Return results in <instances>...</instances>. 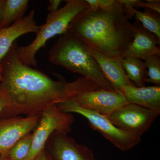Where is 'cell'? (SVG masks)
<instances>
[{
    "instance_id": "3957f363",
    "label": "cell",
    "mask_w": 160,
    "mask_h": 160,
    "mask_svg": "<svg viewBox=\"0 0 160 160\" xmlns=\"http://www.w3.org/2000/svg\"><path fill=\"white\" fill-rule=\"evenodd\" d=\"M87 45L67 30L49 51V62L79 73L104 88L112 89L98 63L89 54Z\"/></svg>"
},
{
    "instance_id": "cb8c5ba5",
    "label": "cell",
    "mask_w": 160,
    "mask_h": 160,
    "mask_svg": "<svg viewBox=\"0 0 160 160\" xmlns=\"http://www.w3.org/2000/svg\"><path fill=\"white\" fill-rule=\"evenodd\" d=\"M5 105H6V102H5V100L2 97L0 96V114L2 111L3 109H4Z\"/></svg>"
},
{
    "instance_id": "d6986e66",
    "label": "cell",
    "mask_w": 160,
    "mask_h": 160,
    "mask_svg": "<svg viewBox=\"0 0 160 160\" xmlns=\"http://www.w3.org/2000/svg\"><path fill=\"white\" fill-rule=\"evenodd\" d=\"M147 71L146 82H150L155 86H160V55H152L145 60Z\"/></svg>"
},
{
    "instance_id": "30bf717a",
    "label": "cell",
    "mask_w": 160,
    "mask_h": 160,
    "mask_svg": "<svg viewBox=\"0 0 160 160\" xmlns=\"http://www.w3.org/2000/svg\"><path fill=\"white\" fill-rule=\"evenodd\" d=\"M41 116L0 118V158H4L12 147L26 134L33 131Z\"/></svg>"
},
{
    "instance_id": "e0dca14e",
    "label": "cell",
    "mask_w": 160,
    "mask_h": 160,
    "mask_svg": "<svg viewBox=\"0 0 160 160\" xmlns=\"http://www.w3.org/2000/svg\"><path fill=\"white\" fill-rule=\"evenodd\" d=\"M132 13L138 21L146 30L155 35L160 39V14L157 12L138 11L132 9Z\"/></svg>"
},
{
    "instance_id": "44dd1931",
    "label": "cell",
    "mask_w": 160,
    "mask_h": 160,
    "mask_svg": "<svg viewBox=\"0 0 160 160\" xmlns=\"http://www.w3.org/2000/svg\"><path fill=\"white\" fill-rule=\"evenodd\" d=\"M138 7L147 8L158 14H160V0H146V1L140 0Z\"/></svg>"
},
{
    "instance_id": "ffe728a7",
    "label": "cell",
    "mask_w": 160,
    "mask_h": 160,
    "mask_svg": "<svg viewBox=\"0 0 160 160\" xmlns=\"http://www.w3.org/2000/svg\"><path fill=\"white\" fill-rule=\"evenodd\" d=\"M89 8L96 9H108L112 8L118 3L117 0H86Z\"/></svg>"
},
{
    "instance_id": "603a6c76",
    "label": "cell",
    "mask_w": 160,
    "mask_h": 160,
    "mask_svg": "<svg viewBox=\"0 0 160 160\" xmlns=\"http://www.w3.org/2000/svg\"><path fill=\"white\" fill-rule=\"evenodd\" d=\"M33 160H51V158L45 149L38 155Z\"/></svg>"
},
{
    "instance_id": "ba28073f",
    "label": "cell",
    "mask_w": 160,
    "mask_h": 160,
    "mask_svg": "<svg viewBox=\"0 0 160 160\" xmlns=\"http://www.w3.org/2000/svg\"><path fill=\"white\" fill-rule=\"evenodd\" d=\"M70 99L83 108L106 117L129 103L122 91L107 88L80 92Z\"/></svg>"
},
{
    "instance_id": "7a4b0ae2",
    "label": "cell",
    "mask_w": 160,
    "mask_h": 160,
    "mask_svg": "<svg viewBox=\"0 0 160 160\" xmlns=\"http://www.w3.org/2000/svg\"><path fill=\"white\" fill-rule=\"evenodd\" d=\"M68 30L109 58H122L134 34V27L118 2L109 9L84 10L71 21Z\"/></svg>"
},
{
    "instance_id": "ac0fdd59",
    "label": "cell",
    "mask_w": 160,
    "mask_h": 160,
    "mask_svg": "<svg viewBox=\"0 0 160 160\" xmlns=\"http://www.w3.org/2000/svg\"><path fill=\"white\" fill-rule=\"evenodd\" d=\"M32 132L20 139L12 147L4 158L7 160H24L28 156L32 143Z\"/></svg>"
},
{
    "instance_id": "d4e9b609",
    "label": "cell",
    "mask_w": 160,
    "mask_h": 160,
    "mask_svg": "<svg viewBox=\"0 0 160 160\" xmlns=\"http://www.w3.org/2000/svg\"><path fill=\"white\" fill-rule=\"evenodd\" d=\"M3 2H4V0H0V25H1V12H2Z\"/></svg>"
},
{
    "instance_id": "7402d4cb",
    "label": "cell",
    "mask_w": 160,
    "mask_h": 160,
    "mask_svg": "<svg viewBox=\"0 0 160 160\" xmlns=\"http://www.w3.org/2000/svg\"><path fill=\"white\" fill-rule=\"evenodd\" d=\"M61 0H50L49 5L48 7L49 12H54L58 10L59 6L61 4Z\"/></svg>"
},
{
    "instance_id": "2e32d148",
    "label": "cell",
    "mask_w": 160,
    "mask_h": 160,
    "mask_svg": "<svg viewBox=\"0 0 160 160\" xmlns=\"http://www.w3.org/2000/svg\"><path fill=\"white\" fill-rule=\"evenodd\" d=\"M122 63L129 79L137 87L145 86L147 71L144 62L138 58L127 57L122 59Z\"/></svg>"
},
{
    "instance_id": "8992f818",
    "label": "cell",
    "mask_w": 160,
    "mask_h": 160,
    "mask_svg": "<svg viewBox=\"0 0 160 160\" xmlns=\"http://www.w3.org/2000/svg\"><path fill=\"white\" fill-rule=\"evenodd\" d=\"M74 122L73 115L60 111L57 104L52 105L42 115L37 126L32 132L31 149L24 160H33L45 148V144L55 132L68 133Z\"/></svg>"
},
{
    "instance_id": "5bb4252c",
    "label": "cell",
    "mask_w": 160,
    "mask_h": 160,
    "mask_svg": "<svg viewBox=\"0 0 160 160\" xmlns=\"http://www.w3.org/2000/svg\"><path fill=\"white\" fill-rule=\"evenodd\" d=\"M122 92L129 103L160 112V86H124Z\"/></svg>"
},
{
    "instance_id": "8fae6325",
    "label": "cell",
    "mask_w": 160,
    "mask_h": 160,
    "mask_svg": "<svg viewBox=\"0 0 160 160\" xmlns=\"http://www.w3.org/2000/svg\"><path fill=\"white\" fill-rule=\"evenodd\" d=\"M133 39L122 56V58L132 57L145 60L152 55H160V39L146 30L138 21L132 23Z\"/></svg>"
},
{
    "instance_id": "277c9868",
    "label": "cell",
    "mask_w": 160,
    "mask_h": 160,
    "mask_svg": "<svg viewBox=\"0 0 160 160\" xmlns=\"http://www.w3.org/2000/svg\"><path fill=\"white\" fill-rule=\"evenodd\" d=\"M66 2V5L57 11L48 13L46 24L40 26L35 38L30 44L23 47L17 46V55L23 64L36 66V55L38 51L44 47L50 38L66 32L73 18L80 12L89 8L86 0H67Z\"/></svg>"
},
{
    "instance_id": "52a82bcc",
    "label": "cell",
    "mask_w": 160,
    "mask_h": 160,
    "mask_svg": "<svg viewBox=\"0 0 160 160\" xmlns=\"http://www.w3.org/2000/svg\"><path fill=\"white\" fill-rule=\"evenodd\" d=\"M160 114L158 112L129 103L107 118L119 129L141 137L151 128Z\"/></svg>"
},
{
    "instance_id": "484cf974",
    "label": "cell",
    "mask_w": 160,
    "mask_h": 160,
    "mask_svg": "<svg viewBox=\"0 0 160 160\" xmlns=\"http://www.w3.org/2000/svg\"><path fill=\"white\" fill-rule=\"evenodd\" d=\"M0 160H7L2 159H1V158H0Z\"/></svg>"
},
{
    "instance_id": "4316f807",
    "label": "cell",
    "mask_w": 160,
    "mask_h": 160,
    "mask_svg": "<svg viewBox=\"0 0 160 160\" xmlns=\"http://www.w3.org/2000/svg\"><path fill=\"white\" fill-rule=\"evenodd\" d=\"M0 81H1V78H0Z\"/></svg>"
},
{
    "instance_id": "6da1fadb",
    "label": "cell",
    "mask_w": 160,
    "mask_h": 160,
    "mask_svg": "<svg viewBox=\"0 0 160 160\" xmlns=\"http://www.w3.org/2000/svg\"><path fill=\"white\" fill-rule=\"evenodd\" d=\"M13 43L0 62V96L6 105L0 118L20 115L41 116L52 105L70 99L75 95L103 88L85 77L73 82L54 80L42 72L23 64Z\"/></svg>"
},
{
    "instance_id": "5b68a950",
    "label": "cell",
    "mask_w": 160,
    "mask_h": 160,
    "mask_svg": "<svg viewBox=\"0 0 160 160\" xmlns=\"http://www.w3.org/2000/svg\"><path fill=\"white\" fill-rule=\"evenodd\" d=\"M57 105L60 111L63 112H74L86 118L91 128L99 132L121 151H128L133 149L141 142L140 137L121 130L115 126L108 118L83 108L71 99Z\"/></svg>"
},
{
    "instance_id": "9a60e30c",
    "label": "cell",
    "mask_w": 160,
    "mask_h": 160,
    "mask_svg": "<svg viewBox=\"0 0 160 160\" xmlns=\"http://www.w3.org/2000/svg\"><path fill=\"white\" fill-rule=\"evenodd\" d=\"M28 0H4L1 12L0 29L22 19L29 7Z\"/></svg>"
},
{
    "instance_id": "7c38bea8",
    "label": "cell",
    "mask_w": 160,
    "mask_h": 160,
    "mask_svg": "<svg viewBox=\"0 0 160 160\" xmlns=\"http://www.w3.org/2000/svg\"><path fill=\"white\" fill-rule=\"evenodd\" d=\"M87 49L89 54L98 63L112 89L122 91L124 86L135 85L126 74L122 58L108 57L88 46Z\"/></svg>"
},
{
    "instance_id": "9c48e42d",
    "label": "cell",
    "mask_w": 160,
    "mask_h": 160,
    "mask_svg": "<svg viewBox=\"0 0 160 160\" xmlns=\"http://www.w3.org/2000/svg\"><path fill=\"white\" fill-rule=\"evenodd\" d=\"M44 149L52 160H97L91 149L63 132H53Z\"/></svg>"
},
{
    "instance_id": "4fadbf2b",
    "label": "cell",
    "mask_w": 160,
    "mask_h": 160,
    "mask_svg": "<svg viewBox=\"0 0 160 160\" xmlns=\"http://www.w3.org/2000/svg\"><path fill=\"white\" fill-rule=\"evenodd\" d=\"M34 15L35 11L32 9L22 19L9 27L0 29V62L18 38L30 32L36 33L38 31L40 26L37 24ZM0 78L1 80V73Z\"/></svg>"
}]
</instances>
